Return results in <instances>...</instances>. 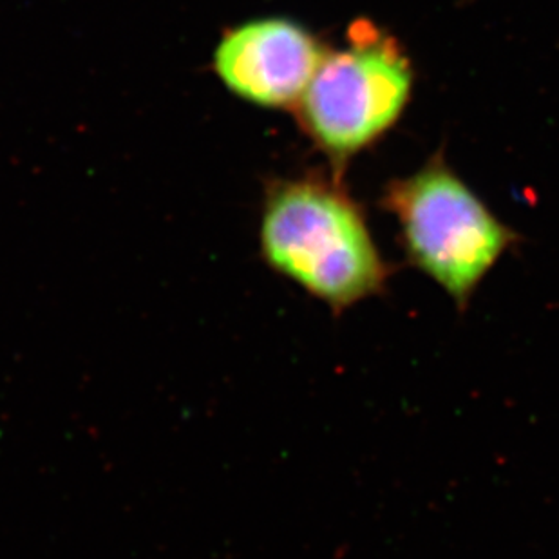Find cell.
<instances>
[{
	"instance_id": "1",
	"label": "cell",
	"mask_w": 559,
	"mask_h": 559,
	"mask_svg": "<svg viewBox=\"0 0 559 559\" xmlns=\"http://www.w3.org/2000/svg\"><path fill=\"white\" fill-rule=\"evenodd\" d=\"M259 253L274 274L341 317L384 296L393 269L359 201L337 176L281 178L266 186Z\"/></svg>"
},
{
	"instance_id": "2",
	"label": "cell",
	"mask_w": 559,
	"mask_h": 559,
	"mask_svg": "<svg viewBox=\"0 0 559 559\" xmlns=\"http://www.w3.org/2000/svg\"><path fill=\"white\" fill-rule=\"evenodd\" d=\"M380 205L396 222L407 261L460 311L520 241L440 154L413 175L390 181Z\"/></svg>"
},
{
	"instance_id": "3",
	"label": "cell",
	"mask_w": 559,
	"mask_h": 559,
	"mask_svg": "<svg viewBox=\"0 0 559 559\" xmlns=\"http://www.w3.org/2000/svg\"><path fill=\"white\" fill-rule=\"evenodd\" d=\"M413 84L412 60L402 44L360 22L349 29L344 48L326 49L294 112L332 175L343 180L346 165L401 120Z\"/></svg>"
},
{
	"instance_id": "4",
	"label": "cell",
	"mask_w": 559,
	"mask_h": 559,
	"mask_svg": "<svg viewBox=\"0 0 559 559\" xmlns=\"http://www.w3.org/2000/svg\"><path fill=\"white\" fill-rule=\"evenodd\" d=\"M326 49L316 33L290 16H253L223 32L212 53V71L245 104L294 111Z\"/></svg>"
}]
</instances>
